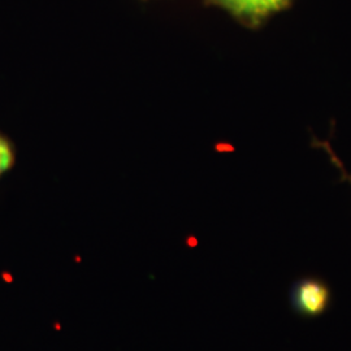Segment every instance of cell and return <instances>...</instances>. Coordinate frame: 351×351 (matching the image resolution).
Instances as JSON below:
<instances>
[{
	"label": "cell",
	"mask_w": 351,
	"mask_h": 351,
	"mask_svg": "<svg viewBox=\"0 0 351 351\" xmlns=\"http://www.w3.org/2000/svg\"><path fill=\"white\" fill-rule=\"evenodd\" d=\"M294 300L301 313L316 316L326 310L329 302V290L319 281L306 280L295 290Z\"/></svg>",
	"instance_id": "7a4b0ae2"
},
{
	"label": "cell",
	"mask_w": 351,
	"mask_h": 351,
	"mask_svg": "<svg viewBox=\"0 0 351 351\" xmlns=\"http://www.w3.org/2000/svg\"><path fill=\"white\" fill-rule=\"evenodd\" d=\"M213 3L224 7L234 16L258 21L271 13L281 10L288 4L289 0H211Z\"/></svg>",
	"instance_id": "6da1fadb"
},
{
	"label": "cell",
	"mask_w": 351,
	"mask_h": 351,
	"mask_svg": "<svg viewBox=\"0 0 351 351\" xmlns=\"http://www.w3.org/2000/svg\"><path fill=\"white\" fill-rule=\"evenodd\" d=\"M16 163V151L12 142L0 133V177L8 173Z\"/></svg>",
	"instance_id": "3957f363"
}]
</instances>
